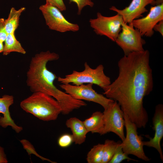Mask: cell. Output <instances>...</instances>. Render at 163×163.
Segmentation results:
<instances>
[{
  "instance_id": "4316f807",
  "label": "cell",
  "mask_w": 163,
  "mask_h": 163,
  "mask_svg": "<svg viewBox=\"0 0 163 163\" xmlns=\"http://www.w3.org/2000/svg\"><path fill=\"white\" fill-rule=\"evenodd\" d=\"M153 30L158 32L163 36V20L158 23L154 26Z\"/></svg>"
},
{
  "instance_id": "484cf974",
  "label": "cell",
  "mask_w": 163,
  "mask_h": 163,
  "mask_svg": "<svg viewBox=\"0 0 163 163\" xmlns=\"http://www.w3.org/2000/svg\"><path fill=\"white\" fill-rule=\"evenodd\" d=\"M8 162L4 149L0 145V163H7Z\"/></svg>"
},
{
  "instance_id": "cb8c5ba5",
  "label": "cell",
  "mask_w": 163,
  "mask_h": 163,
  "mask_svg": "<svg viewBox=\"0 0 163 163\" xmlns=\"http://www.w3.org/2000/svg\"><path fill=\"white\" fill-rule=\"evenodd\" d=\"M48 3L58 8L61 11H65L66 8L63 0H46Z\"/></svg>"
},
{
  "instance_id": "d4e9b609",
  "label": "cell",
  "mask_w": 163,
  "mask_h": 163,
  "mask_svg": "<svg viewBox=\"0 0 163 163\" xmlns=\"http://www.w3.org/2000/svg\"><path fill=\"white\" fill-rule=\"evenodd\" d=\"M5 20L0 18V42H4L8 34L5 27Z\"/></svg>"
},
{
  "instance_id": "2e32d148",
  "label": "cell",
  "mask_w": 163,
  "mask_h": 163,
  "mask_svg": "<svg viewBox=\"0 0 163 163\" xmlns=\"http://www.w3.org/2000/svg\"><path fill=\"white\" fill-rule=\"evenodd\" d=\"M83 122L88 132L98 133L101 135L104 126L103 113L96 111Z\"/></svg>"
},
{
  "instance_id": "6da1fadb",
  "label": "cell",
  "mask_w": 163,
  "mask_h": 163,
  "mask_svg": "<svg viewBox=\"0 0 163 163\" xmlns=\"http://www.w3.org/2000/svg\"><path fill=\"white\" fill-rule=\"evenodd\" d=\"M149 56L148 50L124 55L118 62L117 77L103 89V94L116 101L138 128H145L149 120L143 99L153 87Z\"/></svg>"
},
{
  "instance_id": "277c9868",
  "label": "cell",
  "mask_w": 163,
  "mask_h": 163,
  "mask_svg": "<svg viewBox=\"0 0 163 163\" xmlns=\"http://www.w3.org/2000/svg\"><path fill=\"white\" fill-rule=\"evenodd\" d=\"M84 67L85 69L82 71L73 70L72 73L64 78L57 77L58 81L62 84L72 83L75 85L91 83L97 85L103 89L111 83L110 78L104 73L102 65L100 64L95 69H92L86 62Z\"/></svg>"
},
{
  "instance_id": "d6986e66",
  "label": "cell",
  "mask_w": 163,
  "mask_h": 163,
  "mask_svg": "<svg viewBox=\"0 0 163 163\" xmlns=\"http://www.w3.org/2000/svg\"><path fill=\"white\" fill-rule=\"evenodd\" d=\"M120 143V142H116L113 140L109 139L105 140L104 144L102 163H109Z\"/></svg>"
},
{
  "instance_id": "ba28073f",
  "label": "cell",
  "mask_w": 163,
  "mask_h": 163,
  "mask_svg": "<svg viewBox=\"0 0 163 163\" xmlns=\"http://www.w3.org/2000/svg\"><path fill=\"white\" fill-rule=\"evenodd\" d=\"M93 84L88 83L80 85L61 84V88L73 98L95 102L106 109L114 101L97 93L93 88Z\"/></svg>"
},
{
  "instance_id": "ffe728a7",
  "label": "cell",
  "mask_w": 163,
  "mask_h": 163,
  "mask_svg": "<svg viewBox=\"0 0 163 163\" xmlns=\"http://www.w3.org/2000/svg\"><path fill=\"white\" fill-rule=\"evenodd\" d=\"M104 144H98L94 145L88 152L86 157L88 163H102Z\"/></svg>"
},
{
  "instance_id": "7c38bea8",
  "label": "cell",
  "mask_w": 163,
  "mask_h": 163,
  "mask_svg": "<svg viewBox=\"0 0 163 163\" xmlns=\"http://www.w3.org/2000/svg\"><path fill=\"white\" fill-rule=\"evenodd\" d=\"M152 129L155 131L153 138L147 135L149 140L143 142L144 146L155 149L159 155L160 158L163 162V155L161 146V141L163 137V105L160 104L155 107V112L152 118Z\"/></svg>"
},
{
  "instance_id": "83f0119b",
  "label": "cell",
  "mask_w": 163,
  "mask_h": 163,
  "mask_svg": "<svg viewBox=\"0 0 163 163\" xmlns=\"http://www.w3.org/2000/svg\"><path fill=\"white\" fill-rule=\"evenodd\" d=\"M3 42H0V53H2L4 49Z\"/></svg>"
},
{
  "instance_id": "5bb4252c",
  "label": "cell",
  "mask_w": 163,
  "mask_h": 163,
  "mask_svg": "<svg viewBox=\"0 0 163 163\" xmlns=\"http://www.w3.org/2000/svg\"><path fill=\"white\" fill-rule=\"evenodd\" d=\"M14 97L5 94L0 98V126L3 128L10 126L17 133L23 130L22 127L18 126L11 117L10 107L13 104Z\"/></svg>"
},
{
  "instance_id": "603a6c76",
  "label": "cell",
  "mask_w": 163,
  "mask_h": 163,
  "mask_svg": "<svg viewBox=\"0 0 163 163\" xmlns=\"http://www.w3.org/2000/svg\"><path fill=\"white\" fill-rule=\"evenodd\" d=\"M70 3L74 2L77 5L78 11L77 14L79 15L81 13L82 9L86 6L92 7L94 5V3L91 0H69Z\"/></svg>"
},
{
  "instance_id": "9c48e42d",
  "label": "cell",
  "mask_w": 163,
  "mask_h": 163,
  "mask_svg": "<svg viewBox=\"0 0 163 163\" xmlns=\"http://www.w3.org/2000/svg\"><path fill=\"white\" fill-rule=\"evenodd\" d=\"M140 32L135 28L131 23H122L121 30L115 42L122 50L124 55L135 52L145 50L143 46L145 44Z\"/></svg>"
},
{
  "instance_id": "7a4b0ae2",
  "label": "cell",
  "mask_w": 163,
  "mask_h": 163,
  "mask_svg": "<svg viewBox=\"0 0 163 163\" xmlns=\"http://www.w3.org/2000/svg\"><path fill=\"white\" fill-rule=\"evenodd\" d=\"M59 55L49 50L36 54L30 60L27 72L26 83L33 92H41L54 98L59 103L63 115L85 106V102L73 98L69 94L58 89L54 82L57 78L47 68L49 61L56 60Z\"/></svg>"
},
{
  "instance_id": "8fae6325",
  "label": "cell",
  "mask_w": 163,
  "mask_h": 163,
  "mask_svg": "<svg viewBox=\"0 0 163 163\" xmlns=\"http://www.w3.org/2000/svg\"><path fill=\"white\" fill-rule=\"evenodd\" d=\"M163 20V3L151 7L147 15L133 20L131 23L139 30L142 36L151 37L154 33L153 28L159 21Z\"/></svg>"
},
{
  "instance_id": "44dd1931",
  "label": "cell",
  "mask_w": 163,
  "mask_h": 163,
  "mask_svg": "<svg viewBox=\"0 0 163 163\" xmlns=\"http://www.w3.org/2000/svg\"><path fill=\"white\" fill-rule=\"evenodd\" d=\"M120 143L118 146L116 151L109 163H120L124 160L127 161H137L129 158L128 155L123 152L122 148L120 145Z\"/></svg>"
},
{
  "instance_id": "3957f363",
  "label": "cell",
  "mask_w": 163,
  "mask_h": 163,
  "mask_svg": "<svg viewBox=\"0 0 163 163\" xmlns=\"http://www.w3.org/2000/svg\"><path fill=\"white\" fill-rule=\"evenodd\" d=\"M21 108L40 120H55L61 113V107L53 97L41 92H35L20 103Z\"/></svg>"
},
{
  "instance_id": "e0dca14e",
  "label": "cell",
  "mask_w": 163,
  "mask_h": 163,
  "mask_svg": "<svg viewBox=\"0 0 163 163\" xmlns=\"http://www.w3.org/2000/svg\"><path fill=\"white\" fill-rule=\"evenodd\" d=\"M25 9L24 7L18 10L14 7L11 8L8 18L5 20V27L8 34L14 33L19 26L20 16Z\"/></svg>"
},
{
  "instance_id": "30bf717a",
  "label": "cell",
  "mask_w": 163,
  "mask_h": 163,
  "mask_svg": "<svg viewBox=\"0 0 163 163\" xmlns=\"http://www.w3.org/2000/svg\"><path fill=\"white\" fill-rule=\"evenodd\" d=\"M103 112L104 126L101 134L111 132L123 141L125 138L124 113L118 103L114 101Z\"/></svg>"
},
{
  "instance_id": "5b68a950",
  "label": "cell",
  "mask_w": 163,
  "mask_h": 163,
  "mask_svg": "<svg viewBox=\"0 0 163 163\" xmlns=\"http://www.w3.org/2000/svg\"><path fill=\"white\" fill-rule=\"evenodd\" d=\"M124 118L126 135L124 140L120 143L123 151L128 155H133L143 161H149L150 159L144 152L143 138L138 135V128L124 113Z\"/></svg>"
},
{
  "instance_id": "7402d4cb",
  "label": "cell",
  "mask_w": 163,
  "mask_h": 163,
  "mask_svg": "<svg viewBox=\"0 0 163 163\" xmlns=\"http://www.w3.org/2000/svg\"><path fill=\"white\" fill-rule=\"evenodd\" d=\"M73 142V139L72 135L68 133L61 135L58 140V145L63 148L69 147Z\"/></svg>"
},
{
  "instance_id": "9a60e30c",
  "label": "cell",
  "mask_w": 163,
  "mask_h": 163,
  "mask_svg": "<svg viewBox=\"0 0 163 163\" xmlns=\"http://www.w3.org/2000/svg\"><path fill=\"white\" fill-rule=\"evenodd\" d=\"M66 125L70 129L75 144L80 145L85 142L88 132L83 121L75 117H72L67 120Z\"/></svg>"
},
{
  "instance_id": "ac0fdd59",
  "label": "cell",
  "mask_w": 163,
  "mask_h": 163,
  "mask_svg": "<svg viewBox=\"0 0 163 163\" xmlns=\"http://www.w3.org/2000/svg\"><path fill=\"white\" fill-rule=\"evenodd\" d=\"M4 42L3 55H7L12 52L23 54L26 53V51L16 38L14 33L8 34Z\"/></svg>"
},
{
  "instance_id": "4fadbf2b",
  "label": "cell",
  "mask_w": 163,
  "mask_h": 163,
  "mask_svg": "<svg viewBox=\"0 0 163 163\" xmlns=\"http://www.w3.org/2000/svg\"><path fill=\"white\" fill-rule=\"evenodd\" d=\"M155 3V0H132L129 5L123 9H118L114 6L109 9L121 15L123 21L129 24L142 17V14L148 11L146 8L147 5H154Z\"/></svg>"
},
{
  "instance_id": "52a82bcc",
  "label": "cell",
  "mask_w": 163,
  "mask_h": 163,
  "mask_svg": "<svg viewBox=\"0 0 163 163\" xmlns=\"http://www.w3.org/2000/svg\"><path fill=\"white\" fill-rule=\"evenodd\" d=\"M39 9L43 16L46 25L50 30L61 33L75 32L79 30V25L69 21L60 10L56 7L46 3L40 6Z\"/></svg>"
},
{
  "instance_id": "8992f818",
  "label": "cell",
  "mask_w": 163,
  "mask_h": 163,
  "mask_svg": "<svg viewBox=\"0 0 163 163\" xmlns=\"http://www.w3.org/2000/svg\"><path fill=\"white\" fill-rule=\"evenodd\" d=\"M123 22L122 17L117 14L107 17L99 12L97 13L96 18L89 21L91 27L96 34L105 36L113 42H115L121 31Z\"/></svg>"
}]
</instances>
